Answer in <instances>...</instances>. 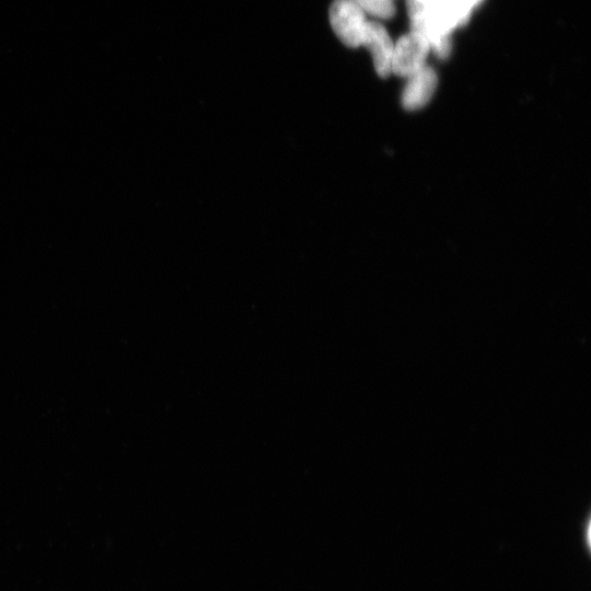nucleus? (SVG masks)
<instances>
[{
	"instance_id": "nucleus-6",
	"label": "nucleus",
	"mask_w": 591,
	"mask_h": 591,
	"mask_svg": "<svg viewBox=\"0 0 591 591\" xmlns=\"http://www.w3.org/2000/svg\"><path fill=\"white\" fill-rule=\"evenodd\" d=\"M444 2L456 11L463 26L469 21L472 10L479 6L483 0H444Z\"/></svg>"
},
{
	"instance_id": "nucleus-7",
	"label": "nucleus",
	"mask_w": 591,
	"mask_h": 591,
	"mask_svg": "<svg viewBox=\"0 0 591 591\" xmlns=\"http://www.w3.org/2000/svg\"><path fill=\"white\" fill-rule=\"evenodd\" d=\"M417 2H419L423 5H427V4H430L431 2H433V0H417Z\"/></svg>"
},
{
	"instance_id": "nucleus-5",
	"label": "nucleus",
	"mask_w": 591,
	"mask_h": 591,
	"mask_svg": "<svg viewBox=\"0 0 591 591\" xmlns=\"http://www.w3.org/2000/svg\"><path fill=\"white\" fill-rule=\"evenodd\" d=\"M366 14L381 19H390L396 15V7L392 0H353Z\"/></svg>"
},
{
	"instance_id": "nucleus-4",
	"label": "nucleus",
	"mask_w": 591,
	"mask_h": 591,
	"mask_svg": "<svg viewBox=\"0 0 591 591\" xmlns=\"http://www.w3.org/2000/svg\"><path fill=\"white\" fill-rule=\"evenodd\" d=\"M402 95L403 107L409 111L420 110L431 101L435 94L438 78L433 68L424 66L408 78Z\"/></svg>"
},
{
	"instance_id": "nucleus-1",
	"label": "nucleus",
	"mask_w": 591,
	"mask_h": 591,
	"mask_svg": "<svg viewBox=\"0 0 591 591\" xmlns=\"http://www.w3.org/2000/svg\"><path fill=\"white\" fill-rule=\"evenodd\" d=\"M331 26L338 38L350 48L363 45L368 20L365 11L353 0H335L330 9Z\"/></svg>"
},
{
	"instance_id": "nucleus-3",
	"label": "nucleus",
	"mask_w": 591,
	"mask_h": 591,
	"mask_svg": "<svg viewBox=\"0 0 591 591\" xmlns=\"http://www.w3.org/2000/svg\"><path fill=\"white\" fill-rule=\"evenodd\" d=\"M362 46L372 53L377 74L382 78L390 76L394 44L380 23L368 21Z\"/></svg>"
},
{
	"instance_id": "nucleus-2",
	"label": "nucleus",
	"mask_w": 591,
	"mask_h": 591,
	"mask_svg": "<svg viewBox=\"0 0 591 591\" xmlns=\"http://www.w3.org/2000/svg\"><path fill=\"white\" fill-rule=\"evenodd\" d=\"M431 46L419 33L411 32L394 44L391 72L409 78L425 66Z\"/></svg>"
}]
</instances>
